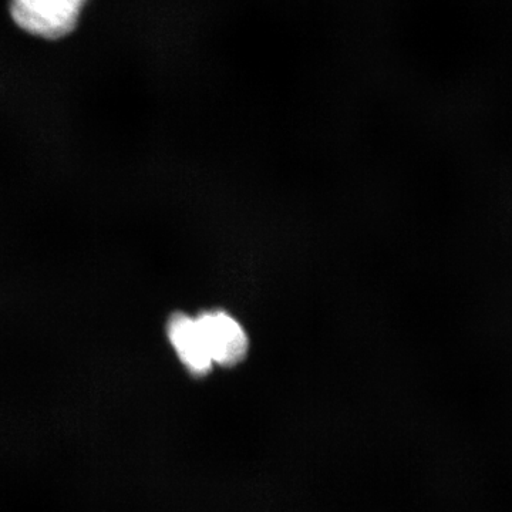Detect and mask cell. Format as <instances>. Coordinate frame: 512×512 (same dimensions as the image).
<instances>
[{
  "label": "cell",
  "mask_w": 512,
  "mask_h": 512,
  "mask_svg": "<svg viewBox=\"0 0 512 512\" xmlns=\"http://www.w3.org/2000/svg\"><path fill=\"white\" fill-rule=\"evenodd\" d=\"M90 0H9L12 22L26 35L56 42L72 35Z\"/></svg>",
  "instance_id": "obj_1"
},
{
  "label": "cell",
  "mask_w": 512,
  "mask_h": 512,
  "mask_svg": "<svg viewBox=\"0 0 512 512\" xmlns=\"http://www.w3.org/2000/svg\"><path fill=\"white\" fill-rule=\"evenodd\" d=\"M167 336L178 359L192 376L204 377L211 373L214 363L197 318L183 312L174 313L167 322Z\"/></svg>",
  "instance_id": "obj_3"
},
{
  "label": "cell",
  "mask_w": 512,
  "mask_h": 512,
  "mask_svg": "<svg viewBox=\"0 0 512 512\" xmlns=\"http://www.w3.org/2000/svg\"><path fill=\"white\" fill-rule=\"evenodd\" d=\"M197 320L214 365L237 366L247 357L248 335L234 316L224 311H210L201 313Z\"/></svg>",
  "instance_id": "obj_2"
}]
</instances>
